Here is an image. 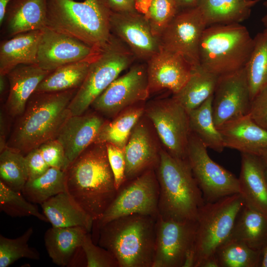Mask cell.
I'll return each mask as SVG.
<instances>
[{
  "mask_svg": "<svg viewBox=\"0 0 267 267\" xmlns=\"http://www.w3.org/2000/svg\"><path fill=\"white\" fill-rule=\"evenodd\" d=\"M33 233L29 227L22 235L14 239L0 235V267H8L21 258L38 260L40 253L28 242Z\"/></svg>",
  "mask_w": 267,
  "mask_h": 267,
  "instance_id": "obj_38",
  "label": "cell"
},
{
  "mask_svg": "<svg viewBox=\"0 0 267 267\" xmlns=\"http://www.w3.org/2000/svg\"><path fill=\"white\" fill-rule=\"evenodd\" d=\"M135 1L136 0H107L111 10L118 13L136 11Z\"/></svg>",
  "mask_w": 267,
  "mask_h": 267,
  "instance_id": "obj_46",
  "label": "cell"
},
{
  "mask_svg": "<svg viewBox=\"0 0 267 267\" xmlns=\"http://www.w3.org/2000/svg\"><path fill=\"white\" fill-rule=\"evenodd\" d=\"M254 38L240 23L215 25L204 30L199 46V64L219 77L245 67Z\"/></svg>",
  "mask_w": 267,
  "mask_h": 267,
  "instance_id": "obj_6",
  "label": "cell"
},
{
  "mask_svg": "<svg viewBox=\"0 0 267 267\" xmlns=\"http://www.w3.org/2000/svg\"><path fill=\"white\" fill-rule=\"evenodd\" d=\"M156 221L140 214L114 219L98 228V245L115 257L119 267H152Z\"/></svg>",
  "mask_w": 267,
  "mask_h": 267,
  "instance_id": "obj_4",
  "label": "cell"
},
{
  "mask_svg": "<svg viewBox=\"0 0 267 267\" xmlns=\"http://www.w3.org/2000/svg\"><path fill=\"white\" fill-rule=\"evenodd\" d=\"M89 232L81 226L52 227L44 235V245L52 262L60 267L73 264L84 238Z\"/></svg>",
  "mask_w": 267,
  "mask_h": 267,
  "instance_id": "obj_25",
  "label": "cell"
},
{
  "mask_svg": "<svg viewBox=\"0 0 267 267\" xmlns=\"http://www.w3.org/2000/svg\"><path fill=\"white\" fill-rule=\"evenodd\" d=\"M28 178L25 155L7 146L0 151V181L11 189L22 193Z\"/></svg>",
  "mask_w": 267,
  "mask_h": 267,
  "instance_id": "obj_37",
  "label": "cell"
},
{
  "mask_svg": "<svg viewBox=\"0 0 267 267\" xmlns=\"http://www.w3.org/2000/svg\"><path fill=\"white\" fill-rule=\"evenodd\" d=\"M49 166L65 171L68 168L64 148L57 139L49 140L38 147Z\"/></svg>",
  "mask_w": 267,
  "mask_h": 267,
  "instance_id": "obj_42",
  "label": "cell"
},
{
  "mask_svg": "<svg viewBox=\"0 0 267 267\" xmlns=\"http://www.w3.org/2000/svg\"><path fill=\"white\" fill-rule=\"evenodd\" d=\"M41 30L20 33L0 44V74L6 75L21 64H36Z\"/></svg>",
  "mask_w": 267,
  "mask_h": 267,
  "instance_id": "obj_27",
  "label": "cell"
},
{
  "mask_svg": "<svg viewBox=\"0 0 267 267\" xmlns=\"http://www.w3.org/2000/svg\"><path fill=\"white\" fill-rule=\"evenodd\" d=\"M259 156L261 159L267 180V150L263 152Z\"/></svg>",
  "mask_w": 267,
  "mask_h": 267,
  "instance_id": "obj_51",
  "label": "cell"
},
{
  "mask_svg": "<svg viewBox=\"0 0 267 267\" xmlns=\"http://www.w3.org/2000/svg\"><path fill=\"white\" fill-rule=\"evenodd\" d=\"M245 69L252 100L267 85V34L264 32L254 38L253 48Z\"/></svg>",
  "mask_w": 267,
  "mask_h": 267,
  "instance_id": "obj_36",
  "label": "cell"
},
{
  "mask_svg": "<svg viewBox=\"0 0 267 267\" xmlns=\"http://www.w3.org/2000/svg\"><path fill=\"white\" fill-rule=\"evenodd\" d=\"M178 10L174 0H150L144 15L156 36L160 38Z\"/></svg>",
  "mask_w": 267,
  "mask_h": 267,
  "instance_id": "obj_40",
  "label": "cell"
},
{
  "mask_svg": "<svg viewBox=\"0 0 267 267\" xmlns=\"http://www.w3.org/2000/svg\"><path fill=\"white\" fill-rule=\"evenodd\" d=\"M111 33L120 39L136 59L146 62L161 49L160 39L153 33L144 15L137 10L112 12Z\"/></svg>",
  "mask_w": 267,
  "mask_h": 267,
  "instance_id": "obj_17",
  "label": "cell"
},
{
  "mask_svg": "<svg viewBox=\"0 0 267 267\" xmlns=\"http://www.w3.org/2000/svg\"><path fill=\"white\" fill-rule=\"evenodd\" d=\"M256 0H201L197 6L207 27L240 23L247 19Z\"/></svg>",
  "mask_w": 267,
  "mask_h": 267,
  "instance_id": "obj_29",
  "label": "cell"
},
{
  "mask_svg": "<svg viewBox=\"0 0 267 267\" xmlns=\"http://www.w3.org/2000/svg\"><path fill=\"white\" fill-rule=\"evenodd\" d=\"M107 0H46V27L98 50L112 35Z\"/></svg>",
  "mask_w": 267,
  "mask_h": 267,
  "instance_id": "obj_3",
  "label": "cell"
},
{
  "mask_svg": "<svg viewBox=\"0 0 267 267\" xmlns=\"http://www.w3.org/2000/svg\"><path fill=\"white\" fill-rule=\"evenodd\" d=\"M12 0H0V25L3 22L7 5Z\"/></svg>",
  "mask_w": 267,
  "mask_h": 267,
  "instance_id": "obj_50",
  "label": "cell"
},
{
  "mask_svg": "<svg viewBox=\"0 0 267 267\" xmlns=\"http://www.w3.org/2000/svg\"><path fill=\"white\" fill-rule=\"evenodd\" d=\"M46 0H12L0 25L2 39L46 27Z\"/></svg>",
  "mask_w": 267,
  "mask_h": 267,
  "instance_id": "obj_20",
  "label": "cell"
},
{
  "mask_svg": "<svg viewBox=\"0 0 267 267\" xmlns=\"http://www.w3.org/2000/svg\"><path fill=\"white\" fill-rule=\"evenodd\" d=\"M219 77L200 64L194 66L186 84L173 97L188 112L214 95Z\"/></svg>",
  "mask_w": 267,
  "mask_h": 267,
  "instance_id": "obj_30",
  "label": "cell"
},
{
  "mask_svg": "<svg viewBox=\"0 0 267 267\" xmlns=\"http://www.w3.org/2000/svg\"><path fill=\"white\" fill-rule=\"evenodd\" d=\"M263 252L238 240L227 238L217 249L218 267H260Z\"/></svg>",
  "mask_w": 267,
  "mask_h": 267,
  "instance_id": "obj_35",
  "label": "cell"
},
{
  "mask_svg": "<svg viewBox=\"0 0 267 267\" xmlns=\"http://www.w3.org/2000/svg\"><path fill=\"white\" fill-rule=\"evenodd\" d=\"M0 209L11 217L32 216L41 221L48 222L33 203L27 200L22 193L14 191L0 181Z\"/></svg>",
  "mask_w": 267,
  "mask_h": 267,
  "instance_id": "obj_39",
  "label": "cell"
},
{
  "mask_svg": "<svg viewBox=\"0 0 267 267\" xmlns=\"http://www.w3.org/2000/svg\"><path fill=\"white\" fill-rule=\"evenodd\" d=\"M100 50L45 27L41 30L37 64L44 70L52 72L69 63L91 59Z\"/></svg>",
  "mask_w": 267,
  "mask_h": 267,
  "instance_id": "obj_16",
  "label": "cell"
},
{
  "mask_svg": "<svg viewBox=\"0 0 267 267\" xmlns=\"http://www.w3.org/2000/svg\"><path fill=\"white\" fill-rule=\"evenodd\" d=\"M179 9L197 7L201 0H174Z\"/></svg>",
  "mask_w": 267,
  "mask_h": 267,
  "instance_id": "obj_48",
  "label": "cell"
},
{
  "mask_svg": "<svg viewBox=\"0 0 267 267\" xmlns=\"http://www.w3.org/2000/svg\"><path fill=\"white\" fill-rule=\"evenodd\" d=\"M96 56L56 69L40 83L34 92H54L78 89L83 83L91 62Z\"/></svg>",
  "mask_w": 267,
  "mask_h": 267,
  "instance_id": "obj_31",
  "label": "cell"
},
{
  "mask_svg": "<svg viewBox=\"0 0 267 267\" xmlns=\"http://www.w3.org/2000/svg\"><path fill=\"white\" fill-rule=\"evenodd\" d=\"M129 181L118 190L102 217L95 222L98 228L114 219L133 214L157 219L159 215V186L153 170H148Z\"/></svg>",
  "mask_w": 267,
  "mask_h": 267,
  "instance_id": "obj_10",
  "label": "cell"
},
{
  "mask_svg": "<svg viewBox=\"0 0 267 267\" xmlns=\"http://www.w3.org/2000/svg\"><path fill=\"white\" fill-rule=\"evenodd\" d=\"M244 201L239 193L206 202L199 209L193 267H218L215 253L229 236Z\"/></svg>",
  "mask_w": 267,
  "mask_h": 267,
  "instance_id": "obj_7",
  "label": "cell"
},
{
  "mask_svg": "<svg viewBox=\"0 0 267 267\" xmlns=\"http://www.w3.org/2000/svg\"><path fill=\"white\" fill-rule=\"evenodd\" d=\"M50 72L37 64L19 65L8 72L9 91L5 104L7 115L12 118L20 116L38 85Z\"/></svg>",
  "mask_w": 267,
  "mask_h": 267,
  "instance_id": "obj_21",
  "label": "cell"
},
{
  "mask_svg": "<svg viewBox=\"0 0 267 267\" xmlns=\"http://www.w3.org/2000/svg\"><path fill=\"white\" fill-rule=\"evenodd\" d=\"M143 112L142 107L131 108L119 113L112 121L105 122L94 143H110L124 149Z\"/></svg>",
  "mask_w": 267,
  "mask_h": 267,
  "instance_id": "obj_33",
  "label": "cell"
},
{
  "mask_svg": "<svg viewBox=\"0 0 267 267\" xmlns=\"http://www.w3.org/2000/svg\"><path fill=\"white\" fill-rule=\"evenodd\" d=\"M107 155L114 175L115 186L118 190L127 182L124 149L112 144L106 143Z\"/></svg>",
  "mask_w": 267,
  "mask_h": 267,
  "instance_id": "obj_43",
  "label": "cell"
},
{
  "mask_svg": "<svg viewBox=\"0 0 267 267\" xmlns=\"http://www.w3.org/2000/svg\"><path fill=\"white\" fill-rule=\"evenodd\" d=\"M149 94L146 65L137 64L113 81L90 106L107 116H116L129 106L146 100Z\"/></svg>",
  "mask_w": 267,
  "mask_h": 267,
  "instance_id": "obj_13",
  "label": "cell"
},
{
  "mask_svg": "<svg viewBox=\"0 0 267 267\" xmlns=\"http://www.w3.org/2000/svg\"><path fill=\"white\" fill-rule=\"evenodd\" d=\"M248 114L257 124L267 131V85L252 99Z\"/></svg>",
  "mask_w": 267,
  "mask_h": 267,
  "instance_id": "obj_44",
  "label": "cell"
},
{
  "mask_svg": "<svg viewBox=\"0 0 267 267\" xmlns=\"http://www.w3.org/2000/svg\"><path fill=\"white\" fill-rule=\"evenodd\" d=\"M5 116L3 112H0V151L7 146V126Z\"/></svg>",
  "mask_w": 267,
  "mask_h": 267,
  "instance_id": "obj_47",
  "label": "cell"
},
{
  "mask_svg": "<svg viewBox=\"0 0 267 267\" xmlns=\"http://www.w3.org/2000/svg\"><path fill=\"white\" fill-rule=\"evenodd\" d=\"M207 27L197 6L178 11L160 37L161 48L181 55L193 67L199 65L200 44Z\"/></svg>",
  "mask_w": 267,
  "mask_h": 267,
  "instance_id": "obj_14",
  "label": "cell"
},
{
  "mask_svg": "<svg viewBox=\"0 0 267 267\" xmlns=\"http://www.w3.org/2000/svg\"><path fill=\"white\" fill-rule=\"evenodd\" d=\"M127 181L158 166L159 152L147 128L138 122L124 148Z\"/></svg>",
  "mask_w": 267,
  "mask_h": 267,
  "instance_id": "obj_23",
  "label": "cell"
},
{
  "mask_svg": "<svg viewBox=\"0 0 267 267\" xmlns=\"http://www.w3.org/2000/svg\"><path fill=\"white\" fill-rule=\"evenodd\" d=\"M206 146L190 133L186 159L205 202H214L239 193L238 178L209 156Z\"/></svg>",
  "mask_w": 267,
  "mask_h": 267,
  "instance_id": "obj_9",
  "label": "cell"
},
{
  "mask_svg": "<svg viewBox=\"0 0 267 267\" xmlns=\"http://www.w3.org/2000/svg\"><path fill=\"white\" fill-rule=\"evenodd\" d=\"M65 171L66 191L97 221L118 192L106 143L91 144Z\"/></svg>",
  "mask_w": 267,
  "mask_h": 267,
  "instance_id": "obj_1",
  "label": "cell"
},
{
  "mask_svg": "<svg viewBox=\"0 0 267 267\" xmlns=\"http://www.w3.org/2000/svg\"><path fill=\"white\" fill-rule=\"evenodd\" d=\"M82 248L87 267H119L117 260L109 251L93 243L89 232L86 235Z\"/></svg>",
  "mask_w": 267,
  "mask_h": 267,
  "instance_id": "obj_41",
  "label": "cell"
},
{
  "mask_svg": "<svg viewBox=\"0 0 267 267\" xmlns=\"http://www.w3.org/2000/svg\"><path fill=\"white\" fill-rule=\"evenodd\" d=\"M260 267H267V246L263 252Z\"/></svg>",
  "mask_w": 267,
  "mask_h": 267,
  "instance_id": "obj_53",
  "label": "cell"
},
{
  "mask_svg": "<svg viewBox=\"0 0 267 267\" xmlns=\"http://www.w3.org/2000/svg\"><path fill=\"white\" fill-rule=\"evenodd\" d=\"M218 129L225 148L259 156L267 150V131L248 114L228 122Z\"/></svg>",
  "mask_w": 267,
  "mask_h": 267,
  "instance_id": "obj_22",
  "label": "cell"
},
{
  "mask_svg": "<svg viewBox=\"0 0 267 267\" xmlns=\"http://www.w3.org/2000/svg\"><path fill=\"white\" fill-rule=\"evenodd\" d=\"M213 95L188 113L190 132L206 147L221 153L225 148L222 136L216 126L212 111Z\"/></svg>",
  "mask_w": 267,
  "mask_h": 267,
  "instance_id": "obj_32",
  "label": "cell"
},
{
  "mask_svg": "<svg viewBox=\"0 0 267 267\" xmlns=\"http://www.w3.org/2000/svg\"><path fill=\"white\" fill-rule=\"evenodd\" d=\"M66 191L65 171L50 167L41 176L28 179L22 194L29 201L40 205L61 192Z\"/></svg>",
  "mask_w": 267,
  "mask_h": 267,
  "instance_id": "obj_34",
  "label": "cell"
},
{
  "mask_svg": "<svg viewBox=\"0 0 267 267\" xmlns=\"http://www.w3.org/2000/svg\"><path fill=\"white\" fill-rule=\"evenodd\" d=\"M257 2H259V1H264V0H256Z\"/></svg>",
  "mask_w": 267,
  "mask_h": 267,
  "instance_id": "obj_54",
  "label": "cell"
},
{
  "mask_svg": "<svg viewBox=\"0 0 267 267\" xmlns=\"http://www.w3.org/2000/svg\"><path fill=\"white\" fill-rule=\"evenodd\" d=\"M166 150L173 156L186 159L190 129L188 114L173 96L153 102L146 110Z\"/></svg>",
  "mask_w": 267,
  "mask_h": 267,
  "instance_id": "obj_12",
  "label": "cell"
},
{
  "mask_svg": "<svg viewBox=\"0 0 267 267\" xmlns=\"http://www.w3.org/2000/svg\"><path fill=\"white\" fill-rule=\"evenodd\" d=\"M78 89L54 92H34L17 117L7 146L24 155L55 139L71 116L68 106Z\"/></svg>",
  "mask_w": 267,
  "mask_h": 267,
  "instance_id": "obj_2",
  "label": "cell"
},
{
  "mask_svg": "<svg viewBox=\"0 0 267 267\" xmlns=\"http://www.w3.org/2000/svg\"><path fill=\"white\" fill-rule=\"evenodd\" d=\"M239 194L245 204L267 214V180L259 155L241 153Z\"/></svg>",
  "mask_w": 267,
  "mask_h": 267,
  "instance_id": "obj_24",
  "label": "cell"
},
{
  "mask_svg": "<svg viewBox=\"0 0 267 267\" xmlns=\"http://www.w3.org/2000/svg\"><path fill=\"white\" fill-rule=\"evenodd\" d=\"M193 67L181 55L161 48L147 61L150 93L162 89L177 93L189 79Z\"/></svg>",
  "mask_w": 267,
  "mask_h": 267,
  "instance_id": "obj_18",
  "label": "cell"
},
{
  "mask_svg": "<svg viewBox=\"0 0 267 267\" xmlns=\"http://www.w3.org/2000/svg\"><path fill=\"white\" fill-rule=\"evenodd\" d=\"M263 5L267 9V0H264ZM262 22L264 27L263 32L267 34V12L262 18Z\"/></svg>",
  "mask_w": 267,
  "mask_h": 267,
  "instance_id": "obj_52",
  "label": "cell"
},
{
  "mask_svg": "<svg viewBox=\"0 0 267 267\" xmlns=\"http://www.w3.org/2000/svg\"><path fill=\"white\" fill-rule=\"evenodd\" d=\"M136 59L125 43L112 34L91 62L83 83L71 100L68 106L71 115L85 113L95 99Z\"/></svg>",
  "mask_w": 267,
  "mask_h": 267,
  "instance_id": "obj_8",
  "label": "cell"
},
{
  "mask_svg": "<svg viewBox=\"0 0 267 267\" xmlns=\"http://www.w3.org/2000/svg\"><path fill=\"white\" fill-rule=\"evenodd\" d=\"M43 212L52 227L81 226L89 232L94 221L67 191L53 196L41 204Z\"/></svg>",
  "mask_w": 267,
  "mask_h": 267,
  "instance_id": "obj_26",
  "label": "cell"
},
{
  "mask_svg": "<svg viewBox=\"0 0 267 267\" xmlns=\"http://www.w3.org/2000/svg\"><path fill=\"white\" fill-rule=\"evenodd\" d=\"M27 167L28 179L36 178L44 174L50 168L44 159L39 148L25 155Z\"/></svg>",
  "mask_w": 267,
  "mask_h": 267,
  "instance_id": "obj_45",
  "label": "cell"
},
{
  "mask_svg": "<svg viewBox=\"0 0 267 267\" xmlns=\"http://www.w3.org/2000/svg\"><path fill=\"white\" fill-rule=\"evenodd\" d=\"M251 101L245 67L220 76L212 102L213 116L217 128L248 114Z\"/></svg>",
  "mask_w": 267,
  "mask_h": 267,
  "instance_id": "obj_15",
  "label": "cell"
},
{
  "mask_svg": "<svg viewBox=\"0 0 267 267\" xmlns=\"http://www.w3.org/2000/svg\"><path fill=\"white\" fill-rule=\"evenodd\" d=\"M105 122L100 116L93 113L71 115L65 122L56 139L63 147L68 166L94 143Z\"/></svg>",
  "mask_w": 267,
  "mask_h": 267,
  "instance_id": "obj_19",
  "label": "cell"
},
{
  "mask_svg": "<svg viewBox=\"0 0 267 267\" xmlns=\"http://www.w3.org/2000/svg\"><path fill=\"white\" fill-rule=\"evenodd\" d=\"M159 155L156 174L159 215L176 220H196L205 202L187 160L175 157L163 149Z\"/></svg>",
  "mask_w": 267,
  "mask_h": 267,
  "instance_id": "obj_5",
  "label": "cell"
},
{
  "mask_svg": "<svg viewBox=\"0 0 267 267\" xmlns=\"http://www.w3.org/2000/svg\"><path fill=\"white\" fill-rule=\"evenodd\" d=\"M228 238L238 240L263 252L267 246V214L244 204Z\"/></svg>",
  "mask_w": 267,
  "mask_h": 267,
  "instance_id": "obj_28",
  "label": "cell"
},
{
  "mask_svg": "<svg viewBox=\"0 0 267 267\" xmlns=\"http://www.w3.org/2000/svg\"><path fill=\"white\" fill-rule=\"evenodd\" d=\"M196 220H176L158 215L152 267H184L193 255Z\"/></svg>",
  "mask_w": 267,
  "mask_h": 267,
  "instance_id": "obj_11",
  "label": "cell"
},
{
  "mask_svg": "<svg viewBox=\"0 0 267 267\" xmlns=\"http://www.w3.org/2000/svg\"><path fill=\"white\" fill-rule=\"evenodd\" d=\"M7 90L9 91V83L7 76L6 75L0 74V94L1 98Z\"/></svg>",
  "mask_w": 267,
  "mask_h": 267,
  "instance_id": "obj_49",
  "label": "cell"
}]
</instances>
